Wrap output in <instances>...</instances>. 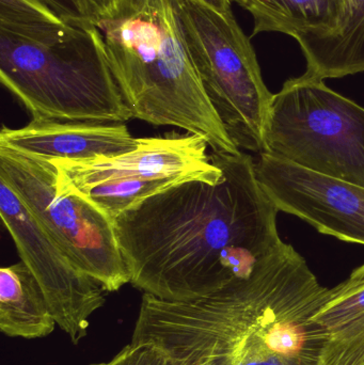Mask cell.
<instances>
[{"instance_id":"obj_1","label":"cell","mask_w":364,"mask_h":365,"mask_svg":"<svg viewBox=\"0 0 364 365\" xmlns=\"http://www.w3.org/2000/svg\"><path fill=\"white\" fill-rule=\"evenodd\" d=\"M211 155L222 168L217 181L182 182L113 219L130 283L145 294L177 302L212 297L248 280L286 244L252 156Z\"/></svg>"},{"instance_id":"obj_2","label":"cell","mask_w":364,"mask_h":365,"mask_svg":"<svg viewBox=\"0 0 364 365\" xmlns=\"http://www.w3.org/2000/svg\"><path fill=\"white\" fill-rule=\"evenodd\" d=\"M284 244L248 280L194 302L145 294L132 342L175 357L213 356L212 365H316L331 334L314 321L333 295Z\"/></svg>"},{"instance_id":"obj_3","label":"cell","mask_w":364,"mask_h":365,"mask_svg":"<svg viewBox=\"0 0 364 365\" xmlns=\"http://www.w3.org/2000/svg\"><path fill=\"white\" fill-rule=\"evenodd\" d=\"M0 79L33 119H134L95 23L62 19L36 0H0Z\"/></svg>"},{"instance_id":"obj_4","label":"cell","mask_w":364,"mask_h":365,"mask_svg":"<svg viewBox=\"0 0 364 365\" xmlns=\"http://www.w3.org/2000/svg\"><path fill=\"white\" fill-rule=\"evenodd\" d=\"M107 61L134 119L204 137L212 151L239 154L188 53L177 0H121L95 23Z\"/></svg>"},{"instance_id":"obj_5","label":"cell","mask_w":364,"mask_h":365,"mask_svg":"<svg viewBox=\"0 0 364 365\" xmlns=\"http://www.w3.org/2000/svg\"><path fill=\"white\" fill-rule=\"evenodd\" d=\"M263 153L364 187V108L305 73L274 94Z\"/></svg>"},{"instance_id":"obj_6","label":"cell","mask_w":364,"mask_h":365,"mask_svg":"<svg viewBox=\"0 0 364 365\" xmlns=\"http://www.w3.org/2000/svg\"><path fill=\"white\" fill-rule=\"evenodd\" d=\"M188 53L209 102L241 151L263 153L274 94L263 81L249 38L232 11L177 0Z\"/></svg>"},{"instance_id":"obj_7","label":"cell","mask_w":364,"mask_h":365,"mask_svg":"<svg viewBox=\"0 0 364 365\" xmlns=\"http://www.w3.org/2000/svg\"><path fill=\"white\" fill-rule=\"evenodd\" d=\"M204 137L185 133L143 138L136 149L88 160H51L57 187L85 197L109 218L135 204L189 181L215 182L222 168Z\"/></svg>"},{"instance_id":"obj_8","label":"cell","mask_w":364,"mask_h":365,"mask_svg":"<svg viewBox=\"0 0 364 365\" xmlns=\"http://www.w3.org/2000/svg\"><path fill=\"white\" fill-rule=\"evenodd\" d=\"M0 181L12 188L71 261L106 292L130 282L113 219L85 197L60 191L51 160L0 147Z\"/></svg>"},{"instance_id":"obj_9","label":"cell","mask_w":364,"mask_h":365,"mask_svg":"<svg viewBox=\"0 0 364 365\" xmlns=\"http://www.w3.org/2000/svg\"><path fill=\"white\" fill-rule=\"evenodd\" d=\"M0 216L19 257L38 280L56 323L78 345L87 336L89 317L104 306L106 289L71 261L4 181Z\"/></svg>"},{"instance_id":"obj_10","label":"cell","mask_w":364,"mask_h":365,"mask_svg":"<svg viewBox=\"0 0 364 365\" xmlns=\"http://www.w3.org/2000/svg\"><path fill=\"white\" fill-rule=\"evenodd\" d=\"M256 177L279 212L320 233L364 246V187L259 154Z\"/></svg>"},{"instance_id":"obj_11","label":"cell","mask_w":364,"mask_h":365,"mask_svg":"<svg viewBox=\"0 0 364 365\" xmlns=\"http://www.w3.org/2000/svg\"><path fill=\"white\" fill-rule=\"evenodd\" d=\"M142 141L132 137L124 123L32 119L24 128L4 126L0 132V147L48 160L117 155Z\"/></svg>"},{"instance_id":"obj_12","label":"cell","mask_w":364,"mask_h":365,"mask_svg":"<svg viewBox=\"0 0 364 365\" xmlns=\"http://www.w3.org/2000/svg\"><path fill=\"white\" fill-rule=\"evenodd\" d=\"M306 60V73L341 78L364 72V0H344L335 25L326 31L295 36Z\"/></svg>"},{"instance_id":"obj_13","label":"cell","mask_w":364,"mask_h":365,"mask_svg":"<svg viewBox=\"0 0 364 365\" xmlns=\"http://www.w3.org/2000/svg\"><path fill=\"white\" fill-rule=\"evenodd\" d=\"M48 302L23 261L0 269V330L10 338H45L55 330Z\"/></svg>"},{"instance_id":"obj_14","label":"cell","mask_w":364,"mask_h":365,"mask_svg":"<svg viewBox=\"0 0 364 365\" xmlns=\"http://www.w3.org/2000/svg\"><path fill=\"white\" fill-rule=\"evenodd\" d=\"M254 17V36L280 32L295 38L335 25L344 0H231Z\"/></svg>"},{"instance_id":"obj_15","label":"cell","mask_w":364,"mask_h":365,"mask_svg":"<svg viewBox=\"0 0 364 365\" xmlns=\"http://www.w3.org/2000/svg\"><path fill=\"white\" fill-rule=\"evenodd\" d=\"M314 321L331 336L364 334V264L333 287V295L316 313Z\"/></svg>"},{"instance_id":"obj_16","label":"cell","mask_w":364,"mask_h":365,"mask_svg":"<svg viewBox=\"0 0 364 365\" xmlns=\"http://www.w3.org/2000/svg\"><path fill=\"white\" fill-rule=\"evenodd\" d=\"M213 356L194 355L175 357L150 342H132L107 362L89 365H212Z\"/></svg>"},{"instance_id":"obj_17","label":"cell","mask_w":364,"mask_h":365,"mask_svg":"<svg viewBox=\"0 0 364 365\" xmlns=\"http://www.w3.org/2000/svg\"><path fill=\"white\" fill-rule=\"evenodd\" d=\"M316 365H364V334L331 336Z\"/></svg>"},{"instance_id":"obj_18","label":"cell","mask_w":364,"mask_h":365,"mask_svg":"<svg viewBox=\"0 0 364 365\" xmlns=\"http://www.w3.org/2000/svg\"><path fill=\"white\" fill-rule=\"evenodd\" d=\"M120 1L121 0H78L81 14L93 23L113 15Z\"/></svg>"},{"instance_id":"obj_19","label":"cell","mask_w":364,"mask_h":365,"mask_svg":"<svg viewBox=\"0 0 364 365\" xmlns=\"http://www.w3.org/2000/svg\"><path fill=\"white\" fill-rule=\"evenodd\" d=\"M62 19H85L78 0H36Z\"/></svg>"},{"instance_id":"obj_20","label":"cell","mask_w":364,"mask_h":365,"mask_svg":"<svg viewBox=\"0 0 364 365\" xmlns=\"http://www.w3.org/2000/svg\"><path fill=\"white\" fill-rule=\"evenodd\" d=\"M203 4H207L211 8L219 11V12H231V0H200Z\"/></svg>"}]
</instances>
